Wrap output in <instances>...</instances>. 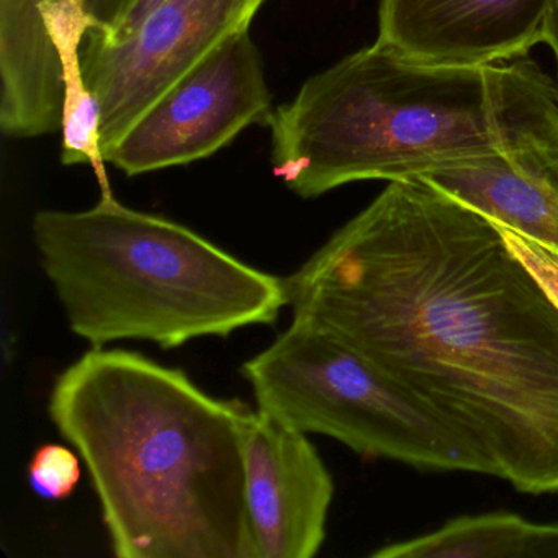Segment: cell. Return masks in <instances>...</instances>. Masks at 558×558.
Listing matches in <instances>:
<instances>
[{
    "label": "cell",
    "instance_id": "6da1fadb",
    "mask_svg": "<svg viewBox=\"0 0 558 558\" xmlns=\"http://www.w3.org/2000/svg\"><path fill=\"white\" fill-rule=\"evenodd\" d=\"M293 318L429 410L482 475L558 493V302L498 223L390 182L286 279Z\"/></svg>",
    "mask_w": 558,
    "mask_h": 558
},
{
    "label": "cell",
    "instance_id": "7a4b0ae2",
    "mask_svg": "<svg viewBox=\"0 0 558 558\" xmlns=\"http://www.w3.org/2000/svg\"><path fill=\"white\" fill-rule=\"evenodd\" d=\"M250 410L210 397L178 368L104 348L70 365L48 403L89 470L119 558H254Z\"/></svg>",
    "mask_w": 558,
    "mask_h": 558
},
{
    "label": "cell",
    "instance_id": "3957f363",
    "mask_svg": "<svg viewBox=\"0 0 558 558\" xmlns=\"http://www.w3.org/2000/svg\"><path fill=\"white\" fill-rule=\"evenodd\" d=\"M269 125L274 174L313 198L558 149V84L527 58L421 63L377 40L306 81Z\"/></svg>",
    "mask_w": 558,
    "mask_h": 558
},
{
    "label": "cell",
    "instance_id": "277c9868",
    "mask_svg": "<svg viewBox=\"0 0 558 558\" xmlns=\"http://www.w3.org/2000/svg\"><path fill=\"white\" fill-rule=\"evenodd\" d=\"M34 236L71 331L93 348L125 339L181 348L272 325L289 305L286 279L112 192L89 210L40 211Z\"/></svg>",
    "mask_w": 558,
    "mask_h": 558
},
{
    "label": "cell",
    "instance_id": "5b68a950",
    "mask_svg": "<svg viewBox=\"0 0 558 558\" xmlns=\"http://www.w3.org/2000/svg\"><path fill=\"white\" fill-rule=\"evenodd\" d=\"M257 408L305 434H323L365 457L433 472L478 473L457 437L341 339L293 318L244 362Z\"/></svg>",
    "mask_w": 558,
    "mask_h": 558
},
{
    "label": "cell",
    "instance_id": "8992f818",
    "mask_svg": "<svg viewBox=\"0 0 558 558\" xmlns=\"http://www.w3.org/2000/svg\"><path fill=\"white\" fill-rule=\"evenodd\" d=\"M272 97L250 27L228 35L113 146L106 161L126 175L191 165L251 125H269Z\"/></svg>",
    "mask_w": 558,
    "mask_h": 558
},
{
    "label": "cell",
    "instance_id": "52a82bcc",
    "mask_svg": "<svg viewBox=\"0 0 558 558\" xmlns=\"http://www.w3.org/2000/svg\"><path fill=\"white\" fill-rule=\"evenodd\" d=\"M263 4L264 0H165L123 40H104L89 28L81 63L87 86L99 100L104 159L198 61L228 35L250 27Z\"/></svg>",
    "mask_w": 558,
    "mask_h": 558
},
{
    "label": "cell",
    "instance_id": "ba28073f",
    "mask_svg": "<svg viewBox=\"0 0 558 558\" xmlns=\"http://www.w3.org/2000/svg\"><path fill=\"white\" fill-rule=\"evenodd\" d=\"M266 411L244 424V495L254 558H312L325 544L335 482L308 440Z\"/></svg>",
    "mask_w": 558,
    "mask_h": 558
},
{
    "label": "cell",
    "instance_id": "9c48e42d",
    "mask_svg": "<svg viewBox=\"0 0 558 558\" xmlns=\"http://www.w3.org/2000/svg\"><path fill=\"white\" fill-rule=\"evenodd\" d=\"M557 2L380 0L378 41L421 63H505L544 41Z\"/></svg>",
    "mask_w": 558,
    "mask_h": 558
},
{
    "label": "cell",
    "instance_id": "30bf717a",
    "mask_svg": "<svg viewBox=\"0 0 558 558\" xmlns=\"http://www.w3.org/2000/svg\"><path fill=\"white\" fill-rule=\"evenodd\" d=\"M416 179L495 223L558 251V149L506 156Z\"/></svg>",
    "mask_w": 558,
    "mask_h": 558
},
{
    "label": "cell",
    "instance_id": "8fae6325",
    "mask_svg": "<svg viewBox=\"0 0 558 558\" xmlns=\"http://www.w3.org/2000/svg\"><path fill=\"white\" fill-rule=\"evenodd\" d=\"M53 0H0V125L37 138L61 129L63 73L41 8Z\"/></svg>",
    "mask_w": 558,
    "mask_h": 558
},
{
    "label": "cell",
    "instance_id": "7c38bea8",
    "mask_svg": "<svg viewBox=\"0 0 558 558\" xmlns=\"http://www.w3.org/2000/svg\"><path fill=\"white\" fill-rule=\"evenodd\" d=\"M45 27L57 48L63 73L61 159L64 165H87L96 171L102 194L110 191L100 138V106L87 86L81 63L84 37L93 27L83 0H53L41 8Z\"/></svg>",
    "mask_w": 558,
    "mask_h": 558
},
{
    "label": "cell",
    "instance_id": "4fadbf2b",
    "mask_svg": "<svg viewBox=\"0 0 558 558\" xmlns=\"http://www.w3.org/2000/svg\"><path fill=\"white\" fill-rule=\"evenodd\" d=\"M534 522L512 512L463 515L437 531L381 547L375 558H529Z\"/></svg>",
    "mask_w": 558,
    "mask_h": 558
},
{
    "label": "cell",
    "instance_id": "5bb4252c",
    "mask_svg": "<svg viewBox=\"0 0 558 558\" xmlns=\"http://www.w3.org/2000/svg\"><path fill=\"white\" fill-rule=\"evenodd\" d=\"M80 457L60 444H45L32 457L27 476L32 489L48 501L73 495L81 480Z\"/></svg>",
    "mask_w": 558,
    "mask_h": 558
},
{
    "label": "cell",
    "instance_id": "9a60e30c",
    "mask_svg": "<svg viewBox=\"0 0 558 558\" xmlns=\"http://www.w3.org/2000/svg\"><path fill=\"white\" fill-rule=\"evenodd\" d=\"M162 2H165V0H132L129 8H126V11L123 12L122 17H120V21L117 22L116 27L110 28V31L107 32L97 31V28L93 27L90 28H93L97 35H100L104 40H123V38L129 37V35L132 34L133 28H135L136 25H138L140 22H142L143 19L153 11V9L161 5Z\"/></svg>",
    "mask_w": 558,
    "mask_h": 558
},
{
    "label": "cell",
    "instance_id": "2e32d148",
    "mask_svg": "<svg viewBox=\"0 0 558 558\" xmlns=\"http://www.w3.org/2000/svg\"><path fill=\"white\" fill-rule=\"evenodd\" d=\"M132 0H83L93 28L107 32L116 27Z\"/></svg>",
    "mask_w": 558,
    "mask_h": 558
},
{
    "label": "cell",
    "instance_id": "e0dca14e",
    "mask_svg": "<svg viewBox=\"0 0 558 558\" xmlns=\"http://www.w3.org/2000/svg\"><path fill=\"white\" fill-rule=\"evenodd\" d=\"M558 557V524H535L529 558Z\"/></svg>",
    "mask_w": 558,
    "mask_h": 558
},
{
    "label": "cell",
    "instance_id": "ac0fdd59",
    "mask_svg": "<svg viewBox=\"0 0 558 558\" xmlns=\"http://www.w3.org/2000/svg\"><path fill=\"white\" fill-rule=\"evenodd\" d=\"M542 44L550 48L558 70V2L554 11H551L550 19H548L547 27H545L544 41H542Z\"/></svg>",
    "mask_w": 558,
    "mask_h": 558
},
{
    "label": "cell",
    "instance_id": "d6986e66",
    "mask_svg": "<svg viewBox=\"0 0 558 558\" xmlns=\"http://www.w3.org/2000/svg\"><path fill=\"white\" fill-rule=\"evenodd\" d=\"M557 253H558V251H557Z\"/></svg>",
    "mask_w": 558,
    "mask_h": 558
}]
</instances>
